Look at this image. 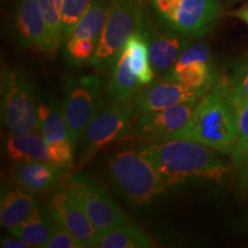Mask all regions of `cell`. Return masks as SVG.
<instances>
[{
  "label": "cell",
  "instance_id": "cell-1",
  "mask_svg": "<svg viewBox=\"0 0 248 248\" xmlns=\"http://www.w3.org/2000/svg\"><path fill=\"white\" fill-rule=\"evenodd\" d=\"M137 150L168 187L193 179L222 182L230 170L221 153L186 139L147 141Z\"/></svg>",
  "mask_w": 248,
  "mask_h": 248
},
{
  "label": "cell",
  "instance_id": "cell-2",
  "mask_svg": "<svg viewBox=\"0 0 248 248\" xmlns=\"http://www.w3.org/2000/svg\"><path fill=\"white\" fill-rule=\"evenodd\" d=\"M229 91L228 80L219 79L197 101L185 125L167 139H186L231 155L238 140V123Z\"/></svg>",
  "mask_w": 248,
  "mask_h": 248
},
{
  "label": "cell",
  "instance_id": "cell-3",
  "mask_svg": "<svg viewBox=\"0 0 248 248\" xmlns=\"http://www.w3.org/2000/svg\"><path fill=\"white\" fill-rule=\"evenodd\" d=\"M108 175L117 193L131 206L150 203L168 188L150 161L132 148L111 155Z\"/></svg>",
  "mask_w": 248,
  "mask_h": 248
},
{
  "label": "cell",
  "instance_id": "cell-4",
  "mask_svg": "<svg viewBox=\"0 0 248 248\" xmlns=\"http://www.w3.org/2000/svg\"><path fill=\"white\" fill-rule=\"evenodd\" d=\"M1 120L13 135L40 132L35 88L29 76L18 68L1 70Z\"/></svg>",
  "mask_w": 248,
  "mask_h": 248
},
{
  "label": "cell",
  "instance_id": "cell-5",
  "mask_svg": "<svg viewBox=\"0 0 248 248\" xmlns=\"http://www.w3.org/2000/svg\"><path fill=\"white\" fill-rule=\"evenodd\" d=\"M142 26L136 0H109L107 17L91 63L99 70H111L130 37Z\"/></svg>",
  "mask_w": 248,
  "mask_h": 248
},
{
  "label": "cell",
  "instance_id": "cell-6",
  "mask_svg": "<svg viewBox=\"0 0 248 248\" xmlns=\"http://www.w3.org/2000/svg\"><path fill=\"white\" fill-rule=\"evenodd\" d=\"M133 100L110 101L90 121L80 138L79 164L88 163L93 155L129 136L133 122Z\"/></svg>",
  "mask_w": 248,
  "mask_h": 248
},
{
  "label": "cell",
  "instance_id": "cell-7",
  "mask_svg": "<svg viewBox=\"0 0 248 248\" xmlns=\"http://www.w3.org/2000/svg\"><path fill=\"white\" fill-rule=\"evenodd\" d=\"M164 26L190 38H199L214 29L222 14L218 0H151Z\"/></svg>",
  "mask_w": 248,
  "mask_h": 248
},
{
  "label": "cell",
  "instance_id": "cell-8",
  "mask_svg": "<svg viewBox=\"0 0 248 248\" xmlns=\"http://www.w3.org/2000/svg\"><path fill=\"white\" fill-rule=\"evenodd\" d=\"M102 106V82L98 76L88 75L67 78L62 110L75 147L90 121Z\"/></svg>",
  "mask_w": 248,
  "mask_h": 248
},
{
  "label": "cell",
  "instance_id": "cell-9",
  "mask_svg": "<svg viewBox=\"0 0 248 248\" xmlns=\"http://www.w3.org/2000/svg\"><path fill=\"white\" fill-rule=\"evenodd\" d=\"M66 188L78 201L93 226L104 235L126 222L122 209L88 176L75 173L66 182Z\"/></svg>",
  "mask_w": 248,
  "mask_h": 248
},
{
  "label": "cell",
  "instance_id": "cell-10",
  "mask_svg": "<svg viewBox=\"0 0 248 248\" xmlns=\"http://www.w3.org/2000/svg\"><path fill=\"white\" fill-rule=\"evenodd\" d=\"M198 100L186 101L164 109L136 114L129 140L156 141L164 140L178 131L190 120Z\"/></svg>",
  "mask_w": 248,
  "mask_h": 248
},
{
  "label": "cell",
  "instance_id": "cell-11",
  "mask_svg": "<svg viewBox=\"0 0 248 248\" xmlns=\"http://www.w3.org/2000/svg\"><path fill=\"white\" fill-rule=\"evenodd\" d=\"M6 153L17 163L52 162L69 168L74 162L75 147L73 144H51L43 135H12L5 144Z\"/></svg>",
  "mask_w": 248,
  "mask_h": 248
},
{
  "label": "cell",
  "instance_id": "cell-12",
  "mask_svg": "<svg viewBox=\"0 0 248 248\" xmlns=\"http://www.w3.org/2000/svg\"><path fill=\"white\" fill-rule=\"evenodd\" d=\"M164 79L191 89L210 91L217 83V74L208 47L202 43L188 45L175 66L164 75Z\"/></svg>",
  "mask_w": 248,
  "mask_h": 248
},
{
  "label": "cell",
  "instance_id": "cell-13",
  "mask_svg": "<svg viewBox=\"0 0 248 248\" xmlns=\"http://www.w3.org/2000/svg\"><path fill=\"white\" fill-rule=\"evenodd\" d=\"M48 209L58 224L75 235L85 247H97L102 235L93 226L76 198L66 187L53 195Z\"/></svg>",
  "mask_w": 248,
  "mask_h": 248
},
{
  "label": "cell",
  "instance_id": "cell-14",
  "mask_svg": "<svg viewBox=\"0 0 248 248\" xmlns=\"http://www.w3.org/2000/svg\"><path fill=\"white\" fill-rule=\"evenodd\" d=\"M203 90L191 89L169 79L154 80L137 92L133 98L135 114L169 108L186 101L199 100L206 94Z\"/></svg>",
  "mask_w": 248,
  "mask_h": 248
},
{
  "label": "cell",
  "instance_id": "cell-15",
  "mask_svg": "<svg viewBox=\"0 0 248 248\" xmlns=\"http://www.w3.org/2000/svg\"><path fill=\"white\" fill-rule=\"evenodd\" d=\"M168 28V27H167ZM148 43L151 64L155 75H166L181 57L183 51L191 44L190 37L170 29L145 30Z\"/></svg>",
  "mask_w": 248,
  "mask_h": 248
},
{
  "label": "cell",
  "instance_id": "cell-16",
  "mask_svg": "<svg viewBox=\"0 0 248 248\" xmlns=\"http://www.w3.org/2000/svg\"><path fill=\"white\" fill-rule=\"evenodd\" d=\"M15 29L20 44L33 51L47 52V28L39 0H18Z\"/></svg>",
  "mask_w": 248,
  "mask_h": 248
},
{
  "label": "cell",
  "instance_id": "cell-17",
  "mask_svg": "<svg viewBox=\"0 0 248 248\" xmlns=\"http://www.w3.org/2000/svg\"><path fill=\"white\" fill-rule=\"evenodd\" d=\"M66 169L59 164L43 161L18 163L14 169V181L31 193H45L58 185Z\"/></svg>",
  "mask_w": 248,
  "mask_h": 248
},
{
  "label": "cell",
  "instance_id": "cell-18",
  "mask_svg": "<svg viewBox=\"0 0 248 248\" xmlns=\"http://www.w3.org/2000/svg\"><path fill=\"white\" fill-rule=\"evenodd\" d=\"M38 208V200L31 192L20 186L6 191L0 201V224L6 229L13 228L29 218Z\"/></svg>",
  "mask_w": 248,
  "mask_h": 248
},
{
  "label": "cell",
  "instance_id": "cell-19",
  "mask_svg": "<svg viewBox=\"0 0 248 248\" xmlns=\"http://www.w3.org/2000/svg\"><path fill=\"white\" fill-rule=\"evenodd\" d=\"M39 131L51 144H73L62 104L54 99L38 105ZM75 146V145H74Z\"/></svg>",
  "mask_w": 248,
  "mask_h": 248
},
{
  "label": "cell",
  "instance_id": "cell-20",
  "mask_svg": "<svg viewBox=\"0 0 248 248\" xmlns=\"http://www.w3.org/2000/svg\"><path fill=\"white\" fill-rule=\"evenodd\" d=\"M122 52L128 59L129 67L133 75L137 77L142 86L154 82L156 75L151 64L147 37L144 28L138 29L130 37Z\"/></svg>",
  "mask_w": 248,
  "mask_h": 248
},
{
  "label": "cell",
  "instance_id": "cell-21",
  "mask_svg": "<svg viewBox=\"0 0 248 248\" xmlns=\"http://www.w3.org/2000/svg\"><path fill=\"white\" fill-rule=\"evenodd\" d=\"M58 226L49 209L38 208L29 218L13 228L7 229L11 234L22 238L33 247H44Z\"/></svg>",
  "mask_w": 248,
  "mask_h": 248
},
{
  "label": "cell",
  "instance_id": "cell-22",
  "mask_svg": "<svg viewBox=\"0 0 248 248\" xmlns=\"http://www.w3.org/2000/svg\"><path fill=\"white\" fill-rule=\"evenodd\" d=\"M110 71V78L106 86L108 100H133L135 95L142 88V85L130 69L128 59L123 52H121L119 59H117Z\"/></svg>",
  "mask_w": 248,
  "mask_h": 248
},
{
  "label": "cell",
  "instance_id": "cell-23",
  "mask_svg": "<svg viewBox=\"0 0 248 248\" xmlns=\"http://www.w3.org/2000/svg\"><path fill=\"white\" fill-rule=\"evenodd\" d=\"M98 248H150L153 241L138 226L123 223L102 235Z\"/></svg>",
  "mask_w": 248,
  "mask_h": 248
},
{
  "label": "cell",
  "instance_id": "cell-24",
  "mask_svg": "<svg viewBox=\"0 0 248 248\" xmlns=\"http://www.w3.org/2000/svg\"><path fill=\"white\" fill-rule=\"evenodd\" d=\"M109 0H91L88 11L74 28L69 38H89L97 40L107 17ZM66 44V43H64Z\"/></svg>",
  "mask_w": 248,
  "mask_h": 248
},
{
  "label": "cell",
  "instance_id": "cell-25",
  "mask_svg": "<svg viewBox=\"0 0 248 248\" xmlns=\"http://www.w3.org/2000/svg\"><path fill=\"white\" fill-rule=\"evenodd\" d=\"M64 0H39L47 28V52L54 55L62 44V9Z\"/></svg>",
  "mask_w": 248,
  "mask_h": 248
},
{
  "label": "cell",
  "instance_id": "cell-26",
  "mask_svg": "<svg viewBox=\"0 0 248 248\" xmlns=\"http://www.w3.org/2000/svg\"><path fill=\"white\" fill-rule=\"evenodd\" d=\"M229 95H230L238 123V140L233 152L231 153V163L234 169L240 162L245 151L248 147V98L235 94L231 89L229 91Z\"/></svg>",
  "mask_w": 248,
  "mask_h": 248
},
{
  "label": "cell",
  "instance_id": "cell-27",
  "mask_svg": "<svg viewBox=\"0 0 248 248\" xmlns=\"http://www.w3.org/2000/svg\"><path fill=\"white\" fill-rule=\"evenodd\" d=\"M97 44V40L89 38H70L64 44V53L71 63L83 66L92 61Z\"/></svg>",
  "mask_w": 248,
  "mask_h": 248
},
{
  "label": "cell",
  "instance_id": "cell-28",
  "mask_svg": "<svg viewBox=\"0 0 248 248\" xmlns=\"http://www.w3.org/2000/svg\"><path fill=\"white\" fill-rule=\"evenodd\" d=\"M90 4L91 0H64L62 9V44L69 38L71 31L88 11Z\"/></svg>",
  "mask_w": 248,
  "mask_h": 248
},
{
  "label": "cell",
  "instance_id": "cell-29",
  "mask_svg": "<svg viewBox=\"0 0 248 248\" xmlns=\"http://www.w3.org/2000/svg\"><path fill=\"white\" fill-rule=\"evenodd\" d=\"M45 248H85L80 241L67 229L58 224L52 237L45 244Z\"/></svg>",
  "mask_w": 248,
  "mask_h": 248
},
{
  "label": "cell",
  "instance_id": "cell-30",
  "mask_svg": "<svg viewBox=\"0 0 248 248\" xmlns=\"http://www.w3.org/2000/svg\"><path fill=\"white\" fill-rule=\"evenodd\" d=\"M228 82L232 92L240 97L248 98V60L235 68L233 75Z\"/></svg>",
  "mask_w": 248,
  "mask_h": 248
},
{
  "label": "cell",
  "instance_id": "cell-31",
  "mask_svg": "<svg viewBox=\"0 0 248 248\" xmlns=\"http://www.w3.org/2000/svg\"><path fill=\"white\" fill-rule=\"evenodd\" d=\"M238 172V187L241 192H248V147L241 157L240 162L234 168Z\"/></svg>",
  "mask_w": 248,
  "mask_h": 248
},
{
  "label": "cell",
  "instance_id": "cell-32",
  "mask_svg": "<svg viewBox=\"0 0 248 248\" xmlns=\"http://www.w3.org/2000/svg\"><path fill=\"white\" fill-rule=\"evenodd\" d=\"M0 246L2 248H31L33 247L30 243L22 238L12 234V237H2L0 240Z\"/></svg>",
  "mask_w": 248,
  "mask_h": 248
},
{
  "label": "cell",
  "instance_id": "cell-33",
  "mask_svg": "<svg viewBox=\"0 0 248 248\" xmlns=\"http://www.w3.org/2000/svg\"><path fill=\"white\" fill-rule=\"evenodd\" d=\"M228 14L232 17L239 18L240 21H243L244 23H246V26L248 27V2L244 4L243 6H240L239 8L234 9V11L229 12Z\"/></svg>",
  "mask_w": 248,
  "mask_h": 248
}]
</instances>
